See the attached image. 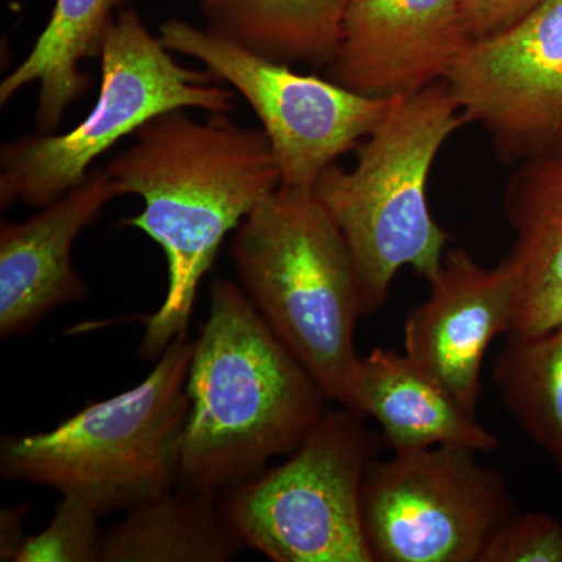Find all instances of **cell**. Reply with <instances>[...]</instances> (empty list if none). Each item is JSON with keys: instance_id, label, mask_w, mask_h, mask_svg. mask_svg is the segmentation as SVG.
Masks as SVG:
<instances>
[{"instance_id": "1", "label": "cell", "mask_w": 562, "mask_h": 562, "mask_svg": "<svg viewBox=\"0 0 562 562\" xmlns=\"http://www.w3.org/2000/svg\"><path fill=\"white\" fill-rule=\"evenodd\" d=\"M105 169L122 195L144 202L121 225L146 233L168 262V291L144 321L139 349L144 360H155L188 336L203 277L225 236L279 190V162L262 128L243 127L228 113L199 121L180 109L143 125Z\"/></svg>"}, {"instance_id": "2", "label": "cell", "mask_w": 562, "mask_h": 562, "mask_svg": "<svg viewBox=\"0 0 562 562\" xmlns=\"http://www.w3.org/2000/svg\"><path fill=\"white\" fill-rule=\"evenodd\" d=\"M180 486L220 494L288 457L325 416L327 395L238 283L214 280L194 341Z\"/></svg>"}, {"instance_id": "3", "label": "cell", "mask_w": 562, "mask_h": 562, "mask_svg": "<svg viewBox=\"0 0 562 562\" xmlns=\"http://www.w3.org/2000/svg\"><path fill=\"white\" fill-rule=\"evenodd\" d=\"M239 286L330 401L349 408L361 357L353 258L313 191L280 187L235 231Z\"/></svg>"}, {"instance_id": "4", "label": "cell", "mask_w": 562, "mask_h": 562, "mask_svg": "<svg viewBox=\"0 0 562 562\" xmlns=\"http://www.w3.org/2000/svg\"><path fill=\"white\" fill-rule=\"evenodd\" d=\"M468 124L447 80L392 99L357 149V165L328 166L314 195L341 231L360 284L362 316L379 312L401 269L430 280L450 235L432 220L427 181L446 140Z\"/></svg>"}, {"instance_id": "5", "label": "cell", "mask_w": 562, "mask_h": 562, "mask_svg": "<svg viewBox=\"0 0 562 562\" xmlns=\"http://www.w3.org/2000/svg\"><path fill=\"white\" fill-rule=\"evenodd\" d=\"M192 351L188 336L173 339L132 390L91 403L54 430L3 436L0 476L81 498L101 517L172 490L190 413Z\"/></svg>"}, {"instance_id": "6", "label": "cell", "mask_w": 562, "mask_h": 562, "mask_svg": "<svg viewBox=\"0 0 562 562\" xmlns=\"http://www.w3.org/2000/svg\"><path fill=\"white\" fill-rule=\"evenodd\" d=\"M151 35L138 11L114 16L101 52V88L90 113L65 133H35L7 140L0 149V209L24 203L43 209L91 171L122 138L172 110L231 113L235 91L210 69L181 66Z\"/></svg>"}, {"instance_id": "7", "label": "cell", "mask_w": 562, "mask_h": 562, "mask_svg": "<svg viewBox=\"0 0 562 562\" xmlns=\"http://www.w3.org/2000/svg\"><path fill=\"white\" fill-rule=\"evenodd\" d=\"M366 416L325 413L286 460L217 494V509L246 549L273 562H373L361 491L376 460Z\"/></svg>"}, {"instance_id": "8", "label": "cell", "mask_w": 562, "mask_h": 562, "mask_svg": "<svg viewBox=\"0 0 562 562\" xmlns=\"http://www.w3.org/2000/svg\"><path fill=\"white\" fill-rule=\"evenodd\" d=\"M475 453L436 446L372 461L361 509L373 562H479L517 509L502 473Z\"/></svg>"}, {"instance_id": "9", "label": "cell", "mask_w": 562, "mask_h": 562, "mask_svg": "<svg viewBox=\"0 0 562 562\" xmlns=\"http://www.w3.org/2000/svg\"><path fill=\"white\" fill-rule=\"evenodd\" d=\"M160 40L246 99L271 143L283 188L313 191L321 173L357 150L391 109L392 99L369 98L330 79L295 72L184 21L165 22Z\"/></svg>"}, {"instance_id": "10", "label": "cell", "mask_w": 562, "mask_h": 562, "mask_svg": "<svg viewBox=\"0 0 562 562\" xmlns=\"http://www.w3.org/2000/svg\"><path fill=\"white\" fill-rule=\"evenodd\" d=\"M446 80L503 161L549 154L562 131V0H543L512 27L472 41Z\"/></svg>"}, {"instance_id": "11", "label": "cell", "mask_w": 562, "mask_h": 562, "mask_svg": "<svg viewBox=\"0 0 562 562\" xmlns=\"http://www.w3.org/2000/svg\"><path fill=\"white\" fill-rule=\"evenodd\" d=\"M471 43L458 0H351L327 79L369 98L414 94Z\"/></svg>"}, {"instance_id": "12", "label": "cell", "mask_w": 562, "mask_h": 562, "mask_svg": "<svg viewBox=\"0 0 562 562\" xmlns=\"http://www.w3.org/2000/svg\"><path fill=\"white\" fill-rule=\"evenodd\" d=\"M430 292L403 325L406 357L436 380L468 412L482 395V368L495 336L512 331L514 283L503 260L483 268L468 251H446L427 280Z\"/></svg>"}, {"instance_id": "13", "label": "cell", "mask_w": 562, "mask_h": 562, "mask_svg": "<svg viewBox=\"0 0 562 562\" xmlns=\"http://www.w3.org/2000/svg\"><path fill=\"white\" fill-rule=\"evenodd\" d=\"M120 184L105 168L35 216L0 225V336L27 335L55 310L87 299L88 286L72 262L77 236L101 216Z\"/></svg>"}, {"instance_id": "14", "label": "cell", "mask_w": 562, "mask_h": 562, "mask_svg": "<svg viewBox=\"0 0 562 562\" xmlns=\"http://www.w3.org/2000/svg\"><path fill=\"white\" fill-rule=\"evenodd\" d=\"M503 209L516 236L505 258L514 283L509 333L541 335L562 325V157L520 161L506 181Z\"/></svg>"}, {"instance_id": "15", "label": "cell", "mask_w": 562, "mask_h": 562, "mask_svg": "<svg viewBox=\"0 0 562 562\" xmlns=\"http://www.w3.org/2000/svg\"><path fill=\"white\" fill-rule=\"evenodd\" d=\"M372 417L392 452L460 446L494 452L498 439L405 353L376 347L361 357L349 406Z\"/></svg>"}, {"instance_id": "16", "label": "cell", "mask_w": 562, "mask_h": 562, "mask_svg": "<svg viewBox=\"0 0 562 562\" xmlns=\"http://www.w3.org/2000/svg\"><path fill=\"white\" fill-rule=\"evenodd\" d=\"M132 0H55L50 20L35 46L0 83V105L25 87L40 85L36 128L57 133L66 111L90 90L83 61L101 58L103 38L114 16Z\"/></svg>"}, {"instance_id": "17", "label": "cell", "mask_w": 562, "mask_h": 562, "mask_svg": "<svg viewBox=\"0 0 562 562\" xmlns=\"http://www.w3.org/2000/svg\"><path fill=\"white\" fill-rule=\"evenodd\" d=\"M244 549L222 520L217 494L177 484L103 531L99 562H227Z\"/></svg>"}, {"instance_id": "18", "label": "cell", "mask_w": 562, "mask_h": 562, "mask_svg": "<svg viewBox=\"0 0 562 562\" xmlns=\"http://www.w3.org/2000/svg\"><path fill=\"white\" fill-rule=\"evenodd\" d=\"M206 31L281 65L327 68L351 0H195Z\"/></svg>"}, {"instance_id": "19", "label": "cell", "mask_w": 562, "mask_h": 562, "mask_svg": "<svg viewBox=\"0 0 562 562\" xmlns=\"http://www.w3.org/2000/svg\"><path fill=\"white\" fill-rule=\"evenodd\" d=\"M492 382L562 475V325L541 335L509 333L492 366Z\"/></svg>"}, {"instance_id": "20", "label": "cell", "mask_w": 562, "mask_h": 562, "mask_svg": "<svg viewBox=\"0 0 562 562\" xmlns=\"http://www.w3.org/2000/svg\"><path fill=\"white\" fill-rule=\"evenodd\" d=\"M92 506L61 495L49 525L25 539L16 562H99L103 531Z\"/></svg>"}, {"instance_id": "21", "label": "cell", "mask_w": 562, "mask_h": 562, "mask_svg": "<svg viewBox=\"0 0 562 562\" xmlns=\"http://www.w3.org/2000/svg\"><path fill=\"white\" fill-rule=\"evenodd\" d=\"M479 562H562V524L546 513H517L492 535Z\"/></svg>"}, {"instance_id": "22", "label": "cell", "mask_w": 562, "mask_h": 562, "mask_svg": "<svg viewBox=\"0 0 562 562\" xmlns=\"http://www.w3.org/2000/svg\"><path fill=\"white\" fill-rule=\"evenodd\" d=\"M543 0H458L462 20L472 41L512 27Z\"/></svg>"}, {"instance_id": "23", "label": "cell", "mask_w": 562, "mask_h": 562, "mask_svg": "<svg viewBox=\"0 0 562 562\" xmlns=\"http://www.w3.org/2000/svg\"><path fill=\"white\" fill-rule=\"evenodd\" d=\"M31 512L27 503L11 506V508H2L0 512V561L16 562L25 539V517Z\"/></svg>"}, {"instance_id": "24", "label": "cell", "mask_w": 562, "mask_h": 562, "mask_svg": "<svg viewBox=\"0 0 562 562\" xmlns=\"http://www.w3.org/2000/svg\"><path fill=\"white\" fill-rule=\"evenodd\" d=\"M549 154L562 157V131L560 132V135H558V138L554 139L552 149H550Z\"/></svg>"}]
</instances>
